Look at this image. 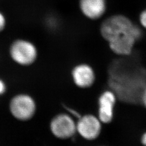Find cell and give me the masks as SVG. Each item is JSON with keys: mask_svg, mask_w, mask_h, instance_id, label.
<instances>
[{"mask_svg": "<svg viewBox=\"0 0 146 146\" xmlns=\"http://www.w3.org/2000/svg\"><path fill=\"white\" fill-rule=\"evenodd\" d=\"M9 110L16 119L21 121L31 120L35 115L36 105L33 98L28 94H18L11 100Z\"/></svg>", "mask_w": 146, "mask_h": 146, "instance_id": "3", "label": "cell"}, {"mask_svg": "<svg viewBox=\"0 0 146 146\" xmlns=\"http://www.w3.org/2000/svg\"><path fill=\"white\" fill-rule=\"evenodd\" d=\"M140 22L141 25L146 28V9L141 13L140 15Z\"/></svg>", "mask_w": 146, "mask_h": 146, "instance_id": "10", "label": "cell"}, {"mask_svg": "<svg viewBox=\"0 0 146 146\" xmlns=\"http://www.w3.org/2000/svg\"><path fill=\"white\" fill-rule=\"evenodd\" d=\"M8 55L11 60L21 67H29L36 62L39 57V49L31 40L18 37L9 45Z\"/></svg>", "mask_w": 146, "mask_h": 146, "instance_id": "2", "label": "cell"}, {"mask_svg": "<svg viewBox=\"0 0 146 146\" xmlns=\"http://www.w3.org/2000/svg\"><path fill=\"white\" fill-rule=\"evenodd\" d=\"M8 26V19L4 12L0 10V34L4 32Z\"/></svg>", "mask_w": 146, "mask_h": 146, "instance_id": "9", "label": "cell"}, {"mask_svg": "<svg viewBox=\"0 0 146 146\" xmlns=\"http://www.w3.org/2000/svg\"><path fill=\"white\" fill-rule=\"evenodd\" d=\"M71 76L74 84L80 88L92 87L95 81L96 75L93 68L88 63H78L71 70Z\"/></svg>", "mask_w": 146, "mask_h": 146, "instance_id": "6", "label": "cell"}, {"mask_svg": "<svg viewBox=\"0 0 146 146\" xmlns=\"http://www.w3.org/2000/svg\"><path fill=\"white\" fill-rule=\"evenodd\" d=\"M141 100L142 104L146 108V88L145 89V90L143 92V93L142 94Z\"/></svg>", "mask_w": 146, "mask_h": 146, "instance_id": "13", "label": "cell"}, {"mask_svg": "<svg viewBox=\"0 0 146 146\" xmlns=\"http://www.w3.org/2000/svg\"><path fill=\"white\" fill-rule=\"evenodd\" d=\"M116 101V95L111 91L106 90L100 96L98 117L102 123L107 124L111 122Z\"/></svg>", "mask_w": 146, "mask_h": 146, "instance_id": "8", "label": "cell"}, {"mask_svg": "<svg viewBox=\"0 0 146 146\" xmlns=\"http://www.w3.org/2000/svg\"><path fill=\"white\" fill-rule=\"evenodd\" d=\"M66 110H67L70 113V114L71 115H73L74 116L76 117L78 119H79V118L81 116V115H80V114L78 113V112L77 111H76L75 110L71 109V108H68V107H66Z\"/></svg>", "mask_w": 146, "mask_h": 146, "instance_id": "12", "label": "cell"}, {"mask_svg": "<svg viewBox=\"0 0 146 146\" xmlns=\"http://www.w3.org/2000/svg\"><path fill=\"white\" fill-rule=\"evenodd\" d=\"M102 37L110 49L120 55H129L135 42L142 36L141 29L125 16H112L106 19L100 28Z\"/></svg>", "mask_w": 146, "mask_h": 146, "instance_id": "1", "label": "cell"}, {"mask_svg": "<svg viewBox=\"0 0 146 146\" xmlns=\"http://www.w3.org/2000/svg\"><path fill=\"white\" fill-rule=\"evenodd\" d=\"M52 135L60 139H68L75 135L76 131V122L68 114L56 115L50 123Z\"/></svg>", "mask_w": 146, "mask_h": 146, "instance_id": "4", "label": "cell"}, {"mask_svg": "<svg viewBox=\"0 0 146 146\" xmlns=\"http://www.w3.org/2000/svg\"><path fill=\"white\" fill-rule=\"evenodd\" d=\"M6 89L7 87L5 81L2 79L0 78V95L5 93Z\"/></svg>", "mask_w": 146, "mask_h": 146, "instance_id": "11", "label": "cell"}, {"mask_svg": "<svg viewBox=\"0 0 146 146\" xmlns=\"http://www.w3.org/2000/svg\"><path fill=\"white\" fill-rule=\"evenodd\" d=\"M78 6L81 14L92 21L101 18L107 9L106 0H78Z\"/></svg>", "mask_w": 146, "mask_h": 146, "instance_id": "7", "label": "cell"}, {"mask_svg": "<svg viewBox=\"0 0 146 146\" xmlns=\"http://www.w3.org/2000/svg\"><path fill=\"white\" fill-rule=\"evenodd\" d=\"M141 143L144 146H146V132L141 137Z\"/></svg>", "mask_w": 146, "mask_h": 146, "instance_id": "14", "label": "cell"}, {"mask_svg": "<svg viewBox=\"0 0 146 146\" xmlns=\"http://www.w3.org/2000/svg\"><path fill=\"white\" fill-rule=\"evenodd\" d=\"M102 123L98 116L92 114L81 116L76 122V131L84 139L93 141L100 135Z\"/></svg>", "mask_w": 146, "mask_h": 146, "instance_id": "5", "label": "cell"}]
</instances>
